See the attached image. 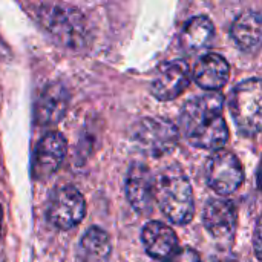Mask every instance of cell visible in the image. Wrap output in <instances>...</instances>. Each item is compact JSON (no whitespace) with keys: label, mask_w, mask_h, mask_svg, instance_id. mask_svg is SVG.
Segmentation results:
<instances>
[{"label":"cell","mask_w":262,"mask_h":262,"mask_svg":"<svg viewBox=\"0 0 262 262\" xmlns=\"http://www.w3.org/2000/svg\"><path fill=\"white\" fill-rule=\"evenodd\" d=\"M223 109L224 97L221 92H207L187 101L180 120L186 140L200 149L220 150L229 141Z\"/></svg>","instance_id":"1"},{"label":"cell","mask_w":262,"mask_h":262,"mask_svg":"<svg viewBox=\"0 0 262 262\" xmlns=\"http://www.w3.org/2000/svg\"><path fill=\"white\" fill-rule=\"evenodd\" d=\"M31 15L63 46L84 48L89 41V26L80 9L66 3H31Z\"/></svg>","instance_id":"2"},{"label":"cell","mask_w":262,"mask_h":262,"mask_svg":"<svg viewBox=\"0 0 262 262\" xmlns=\"http://www.w3.org/2000/svg\"><path fill=\"white\" fill-rule=\"evenodd\" d=\"M154 198L166 218L173 224L184 226L193 220L195 201L192 184L180 167L170 166L155 178Z\"/></svg>","instance_id":"3"},{"label":"cell","mask_w":262,"mask_h":262,"mask_svg":"<svg viewBox=\"0 0 262 262\" xmlns=\"http://www.w3.org/2000/svg\"><path fill=\"white\" fill-rule=\"evenodd\" d=\"M229 107L238 130L244 137L258 135L262 123L261 80L249 78L238 83L230 94Z\"/></svg>","instance_id":"4"},{"label":"cell","mask_w":262,"mask_h":262,"mask_svg":"<svg viewBox=\"0 0 262 262\" xmlns=\"http://www.w3.org/2000/svg\"><path fill=\"white\" fill-rule=\"evenodd\" d=\"M206 180L218 195L236 192L244 181V169L238 157L226 149L215 150L206 164Z\"/></svg>","instance_id":"5"},{"label":"cell","mask_w":262,"mask_h":262,"mask_svg":"<svg viewBox=\"0 0 262 262\" xmlns=\"http://www.w3.org/2000/svg\"><path fill=\"white\" fill-rule=\"evenodd\" d=\"M86 215V201L74 186H60L54 190L48 204V220L60 230L77 227Z\"/></svg>","instance_id":"6"},{"label":"cell","mask_w":262,"mask_h":262,"mask_svg":"<svg viewBox=\"0 0 262 262\" xmlns=\"http://www.w3.org/2000/svg\"><path fill=\"white\" fill-rule=\"evenodd\" d=\"M137 146L152 157L169 154L178 143V129L167 120L144 118L132 132Z\"/></svg>","instance_id":"7"},{"label":"cell","mask_w":262,"mask_h":262,"mask_svg":"<svg viewBox=\"0 0 262 262\" xmlns=\"http://www.w3.org/2000/svg\"><path fill=\"white\" fill-rule=\"evenodd\" d=\"M190 83V69L184 60H170L160 64L150 84L152 95L160 101L180 97Z\"/></svg>","instance_id":"8"},{"label":"cell","mask_w":262,"mask_h":262,"mask_svg":"<svg viewBox=\"0 0 262 262\" xmlns=\"http://www.w3.org/2000/svg\"><path fill=\"white\" fill-rule=\"evenodd\" d=\"M66 155V140L58 130H51L38 141L32 158V177L48 180L57 172Z\"/></svg>","instance_id":"9"},{"label":"cell","mask_w":262,"mask_h":262,"mask_svg":"<svg viewBox=\"0 0 262 262\" xmlns=\"http://www.w3.org/2000/svg\"><path fill=\"white\" fill-rule=\"evenodd\" d=\"M141 239L147 255L155 261L170 262L180 250L177 233L160 221L147 223L143 229Z\"/></svg>","instance_id":"10"},{"label":"cell","mask_w":262,"mask_h":262,"mask_svg":"<svg viewBox=\"0 0 262 262\" xmlns=\"http://www.w3.org/2000/svg\"><path fill=\"white\" fill-rule=\"evenodd\" d=\"M204 227L216 239H230L236 230V209L235 206L224 200H210L203 213Z\"/></svg>","instance_id":"11"},{"label":"cell","mask_w":262,"mask_h":262,"mask_svg":"<svg viewBox=\"0 0 262 262\" xmlns=\"http://www.w3.org/2000/svg\"><path fill=\"white\" fill-rule=\"evenodd\" d=\"M154 186H155V180L144 164L135 163L130 166L126 177V195H127V201L135 209V212L138 213L149 212L155 200Z\"/></svg>","instance_id":"12"},{"label":"cell","mask_w":262,"mask_h":262,"mask_svg":"<svg viewBox=\"0 0 262 262\" xmlns=\"http://www.w3.org/2000/svg\"><path fill=\"white\" fill-rule=\"evenodd\" d=\"M69 95L61 83H49L35 106V121L40 126H55L61 121L68 109Z\"/></svg>","instance_id":"13"},{"label":"cell","mask_w":262,"mask_h":262,"mask_svg":"<svg viewBox=\"0 0 262 262\" xmlns=\"http://www.w3.org/2000/svg\"><path fill=\"white\" fill-rule=\"evenodd\" d=\"M230 77V64L229 61L215 52L206 54L201 57V60L196 63L193 69V80L196 84L206 91L218 92Z\"/></svg>","instance_id":"14"},{"label":"cell","mask_w":262,"mask_h":262,"mask_svg":"<svg viewBox=\"0 0 262 262\" xmlns=\"http://www.w3.org/2000/svg\"><path fill=\"white\" fill-rule=\"evenodd\" d=\"M233 41L247 52L256 51L262 40V17L256 11H246L238 15L230 28Z\"/></svg>","instance_id":"15"},{"label":"cell","mask_w":262,"mask_h":262,"mask_svg":"<svg viewBox=\"0 0 262 262\" xmlns=\"http://www.w3.org/2000/svg\"><path fill=\"white\" fill-rule=\"evenodd\" d=\"M112 246L107 233L100 227H91L78 246L80 262H109Z\"/></svg>","instance_id":"16"},{"label":"cell","mask_w":262,"mask_h":262,"mask_svg":"<svg viewBox=\"0 0 262 262\" xmlns=\"http://www.w3.org/2000/svg\"><path fill=\"white\" fill-rule=\"evenodd\" d=\"M213 34H215V28L212 20L206 15H195L184 26L183 43L189 51L198 52L210 45Z\"/></svg>","instance_id":"17"},{"label":"cell","mask_w":262,"mask_h":262,"mask_svg":"<svg viewBox=\"0 0 262 262\" xmlns=\"http://www.w3.org/2000/svg\"><path fill=\"white\" fill-rule=\"evenodd\" d=\"M170 262H201V258L193 249L184 247V249L178 250V253L170 259Z\"/></svg>","instance_id":"18"},{"label":"cell","mask_w":262,"mask_h":262,"mask_svg":"<svg viewBox=\"0 0 262 262\" xmlns=\"http://www.w3.org/2000/svg\"><path fill=\"white\" fill-rule=\"evenodd\" d=\"M261 223L259 220L256 221V227H255V235H253V243H255V253H256V258L261 259Z\"/></svg>","instance_id":"19"},{"label":"cell","mask_w":262,"mask_h":262,"mask_svg":"<svg viewBox=\"0 0 262 262\" xmlns=\"http://www.w3.org/2000/svg\"><path fill=\"white\" fill-rule=\"evenodd\" d=\"M3 221V209H2V206H0V236H2V223Z\"/></svg>","instance_id":"20"}]
</instances>
